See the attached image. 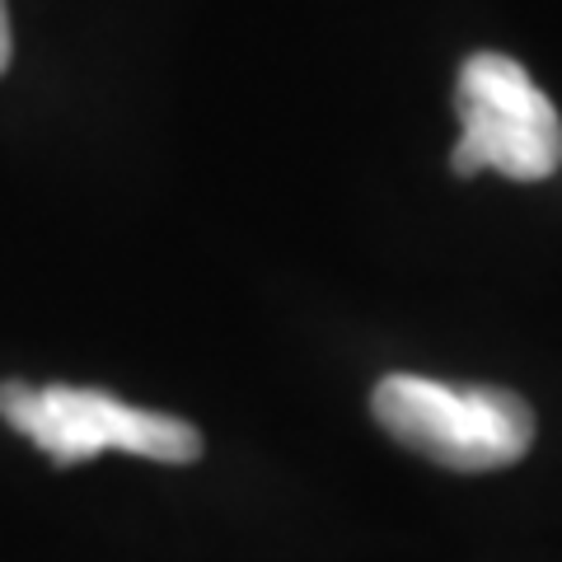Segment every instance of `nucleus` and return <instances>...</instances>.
<instances>
[{
	"instance_id": "nucleus-1",
	"label": "nucleus",
	"mask_w": 562,
	"mask_h": 562,
	"mask_svg": "<svg viewBox=\"0 0 562 562\" xmlns=\"http://www.w3.org/2000/svg\"><path fill=\"white\" fill-rule=\"evenodd\" d=\"M371 408L398 446L454 473L506 469L535 446L530 403L497 384L384 375L371 394Z\"/></svg>"
},
{
	"instance_id": "nucleus-2",
	"label": "nucleus",
	"mask_w": 562,
	"mask_h": 562,
	"mask_svg": "<svg viewBox=\"0 0 562 562\" xmlns=\"http://www.w3.org/2000/svg\"><path fill=\"white\" fill-rule=\"evenodd\" d=\"M0 417L24 431L47 460L80 464L103 450L146 454L160 464H192L202 454V431L183 417L132 408L103 390L80 384H0Z\"/></svg>"
},
{
	"instance_id": "nucleus-3",
	"label": "nucleus",
	"mask_w": 562,
	"mask_h": 562,
	"mask_svg": "<svg viewBox=\"0 0 562 562\" xmlns=\"http://www.w3.org/2000/svg\"><path fill=\"white\" fill-rule=\"evenodd\" d=\"M454 113H460V146L450 165L460 179L492 169L516 183H535L562 165V117L506 52H473L460 66Z\"/></svg>"
},
{
	"instance_id": "nucleus-4",
	"label": "nucleus",
	"mask_w": 562,
	"mask_h": 562,
	"mask_svg": "<svg viewBox=\"0 0 562 562\" xmlns=\"http://www.w3.org/2000/svg\"><path fill=\"white\" fill-rule=\"evenodd\" d=\"M10 52H14V38H10V14H5V0H0V76L10 66Z\"/></svg>"
}]
</instances>
